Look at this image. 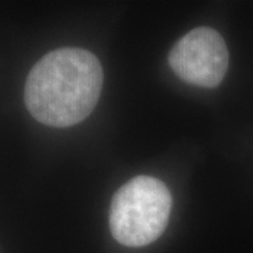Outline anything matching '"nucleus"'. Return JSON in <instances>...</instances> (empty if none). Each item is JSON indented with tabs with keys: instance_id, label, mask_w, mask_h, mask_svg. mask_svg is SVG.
I'll return each instance as SVG.
<instances>
[{
	"instance_id": "nucleus-1",
	"label": "nucleus",
	"mask_w": 253,
	"mask_h": 253,
	"mask_svg": "<svg viewBox=\"0 0 253 253\" xmlns=\"http://www.w3.org/2000/svg\"><path fill=\"white\" fill-rule=\"evenodd\" d=\"M103 87V69L81 48L46 54L28 75L24 100L37 121L55 128L79 124L94 110Z\"/></svg>"
},
{
	"instance_id": "nucleus-2",
	"label": "nucleus",
	"mask_w": 253,
	"mask_h": 253,
	"mask_svg": "<svg viewBox=\"0 0 253 253\" xmlns=\"http://www.w3.org/2000/svg\"><path fill=\"white\" fill-rule=\"evenodd\" d=\"M172 211V196L165 183L136 176L121 186L111 200L110 229L124 246L141 248L162 235Z\"/></svg>"
},
{
	"instance_id": "nucleus-3",
	"label": "nucleus",
	"mask_w": 253,
	"mask_h": 253,
	"mask_svg": "<svg viewBox=\"0 0 253 253\" xmlns=\"http://www.w3.org/2000/svg\"><path fill=\"white\" fill-rule=\"evenodd\" d=\"M229 54L221 34L210 27L191 30L169 54L173 72L190 84L217 87L225 78Z\"/></svg>"
}]
</instances>
